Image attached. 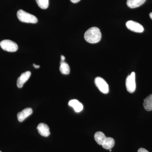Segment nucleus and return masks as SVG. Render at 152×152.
Here are the masks:
<instances>
[{
    "instance_id": "nucleus-1",
    "label": "nucleus",
    "mask_w": 152,
    "mask_h": 152,
    "mask_svg": "<svg viewBox=\"0 0 152 152\" xmlns=\"http://www.w3.org/2000/svg\"><path fill=\"white\" fill-rule=\"evenodd\" d=\"M94 139L97 144L102 145L105 149H110L115 145V140L113 138L107 137L104 134L101 132H98L95 133Z\"/></svg>"
},
{
    "instance_id": "nucleus-2",
    "label": "nucleus",
    "mask_w": 152,
    "mask_h": 152,
    "mask_svg": "<svg viewBox=\"0 0 152 152\" xmlns=\"http://www.w3.org/2000/svg\"><path fill=\"white\" fill-rule=\"evenodd\" d=\"M84 38L85 40L89 43H97L101 40L102 38L100 30L96 27L90 28L85 33Z\"/></svg>"
},
{
    "instance_id": "nucleus-3",
    "label": "nucleus",
    "mask_w": 152,
    "mask_h": 152,
    "mask_svg": "<svg viewBox=\"0 0 152 152\" xmlns=\"http://www.w3.org/2000/svg\"><path fill=\"white\" fill-rule=\"evenodd\" d=\"M17 17L20 21L26 23H36L38 22L37 17L34 15L20 10L17 12Z\"/></svg>"
},
{
    "instance_id": "nucleus-4",
    "label": "nucleus",
    "mask_w": 152,
    "mask_h": 152,
    "mask_svg": "<svg viewBox=\"0 0 152 152\" xmlns=\"http://www.w3.org/2000/svg\"><path fill=\"white\" fill-rule=\"evenodd\" d=\"M0 46L4 50L9 52L17 51L18 48V45L10 40L2 41L0 43Z\"/></svg>"
},
{
    "instance_id": "nucleus-5",
    "label": "nucleus",
    "mask_w": 152,
    "mask_h": 152,
    "mask_svg": "<svg viewBox=\"0 0 152 152\" xmlns=\"http://www.w3.org/2000/svg\"><path fill=\"white\" fill-rule=\"evenodd\" d=\"M126 86L127 90L129 93H133L135 91L136 85L135 73L132 72L130 75L128 76L126 79Z\"/></svg>"
},
{
    "instance_id": "nucleus-6",
    "label": "nucleus",
    "mask_w": 152,
    "mask_h": 152,
    "mask_svg": "<svg viewBox=\"0 0 152 152\" xmlns=\"http://www.w3.org/2000/svg\"><path fill=\"white\" fill-rule=\"evenodd\" d=\"M95 83L101 92L104 94H107L109 93L108 85L102 78L97 77L95 79Z\"/></svg>"
},
{
    "instance_id": "nucleus-7",
    "label": "nucleus",
    "mask_w": 152,
    "mask_h": 152,
    "mask_svg": "<svg viewBox=\"0 0 152 152\" xmlns=\"http://www.w3.org/2000/svg\"><path fill=\"white\" fill-rule=\"evenodd\" d=\"M126 26L129 29L136 33H142L144 31V28L138 23L129 20L126 23Z\"/></svg>"
},
{
    "instance_id": "nucleus-8",
    "label": "nucleus",
    "mask_w": 152,
    "mask_h": 152,
    "mask_svg": "<svg viewBox=\"0 0 152 152\" xmlns=\"http://www.w3.org/2000/svg\"><path fill=\"white\" fill-rule=\"evenodd\" d=\"M31 75V73L29 71H27L22 74L17 80V84L18 88H22L25 83L29 79Z\"/></svg>"
},
{
    "instance_id": "nucleus-9",
    "label": "nucleus",
    "mask_w": 152,
    "mask_h": 152,
    "mask_svg": "<svg viewBox=\"0 0 152 152\" xmlns=\"http://www.w3.org/2000/svg\"><path fill=\"white\" fill-rule=\"evenodd\" d=\"M33 113V110L31 108L24 109L21 112H19L17 115L18 120L19 122H23L27 118L31 115Z\"/></svg>"
},
{
    "instance_id": "nucleus-10",
    "label": "nucleus",
    "mask_w": 152,
    "mask_h": 152,
    "mask_svg": "<svg viewBox=\"0 0 152 152\" xmlns=\"http://www.w3.org/2000/svg\"><path fill=\"white\" fill-rule=\"evenodd\" d=\"M37 129L39 134L43 137H48L50 134L48 126L44 123H41V124H39Z\"/></svg>"
},
{
    "instance_id": "nucleus-11",
    "label": "nucleus",
    "mask_w": 152,
    "mask_h": 152,
    "mask_svg": "<svg viewBox=\"0 0 152 152\" xmlns=\"http://www.w3.org/2000/svg\"><path fill=\"white\" fill-rule=\"evenodd\" d=\"M69 106L73 108L75 111L77 113L82 111L83 108V106L81 103L76 99L70 100L69 102Z\"/></svg>"
},
{
    "instance_id": "nucleus-12",
    "label": "nucleus",
    "mask_w": 152,
    "mask_h": 152,
    "mask_svg": "<svg viewBox=\"0 0 152 152\" xmlns=\"http://www.w3.org/2000/svg\"><path fill=\"white\" fill-rule=\"evenodd\" d=\"M146 0H127V5L130 8L138 7L145 3Z\"/></svg>"
},
{
    "instance_id": "nucleus-13",
    "label": "nucleus",
    "mask_w": 152,
    "mask_h": 152,
    "mask_svg": "<svg viewBox=\"0 0 152 152\" xmlns=\"http://www.w3.org/2000/svg\"><path fill=\"white\" fill-rule=\"evenodd\" d=\"M143 106L145 110L148 111L152 110V94L144 99Z\"/></svg>"
},
{
    "instance_id": "nucleus-14",
    "label": "nucleus",
    "mask_w": 152,
    "mask_h": 152,
    "mask_svg": "<svg viewBox=\"0 0 152 152\" xmlns=\"http://www.w3.org/2000/svg\"><path fill=\"white\" fill-rule=\"evenodd\" d=\"M60 71L64 75H69L70 72L69 66L64 61H61L60 66Z\"/></svg>"
},
{
    "instance_id": "nucleus-15",
    "label": "nucleus",
    "mask_w": 152,
    "mask_h": 152,
    "mask_svg": "<svg viewBox=\"0 0 152 152\" xmlns=\"http://www.w3.org/2000/svg\"><path fill=\"white\" fill-rule=\"evenodd\" d=\"M36 1L40 8L45 10L48 7L49 0H36Z\"/></svg>"
},
{
    "instance_id": "nucleus-16",
    "label": "nucleus",
    "mask_w": 152,
    "mask_h": 152,
    "mask_svg": "<svg viewBox=\"0 0 152 152\" xmlns=\"http://www.w3.org/2000/svg\"><path fill=\"white\" fill-rule=\"evenodd\" d=\"M138 152H149V151H148L145 149L143 148H140L138 151Z\"/></svg>"
},
{
    "instance_id": "nucleus-17",
    "label": "nucleus",
    "mask_w": 152,
    "mask_h": 152,
    "mask_svg": "<svg viewBox=\"0 0 152 152\" xmlns=\"http://www.w3.org/2000/svg\"><path fill=\"white\" fill-rule=\"evenodd\" d=\"M80 0H70V1L72 2L73 3H77L79 2Z\"/></svg>"
},
{
    "instance_id": "nucleus-18",
    "label": "nucleus",
    "mask_w": 152,
    "mask_h": 152,
    "mask_svg": "<svg viewBox=\"0 0 152 152\" xmlns=\"http://www.w3.org/2000/svg\"><path fill=\"white\" fill-rule=\"evenodd\" d=\"M65 59V57L64 56H61V61H64Z\"/></svg>"
},
{
    "instance_id": "nucleus-19",
    "label": "nucleus",
    "mask_w": 152,
    "mask_h": 152,
    "mask_svg": "<svg viewBox=\"0 0 152 152\" xmlns=\"http://www.w3.org/2000/svg\"><path fill=\"white\" fill-rule=\"evenodd\" d=\"M34 67L35 68H36V69H38V68H39L40 67V66L39 65H36L35 64H34Z\"/></svg>"
},
{
    "instance_id": "nucleus-20",
    "label": "nucleus",
    "mask_w": 152,
    "mask_h": 152,
    "mask_svg": "<svg viewBox=\"0 0 152 152\" xmlns=\"http://www.w3.org/2000/svg\"><path fill=\"white\" fill-rule=\"evenodd\" d=\"M150 17L151 18L152 20V12H151V13L150 14Z\"/></svg>"
},
{
    "instance_id": "nucleus-21",
    "label": "nucleus",
    "mask_w": 152,
    "mask_h": 152,
    "mask_svg": "<svg viewBox=\"0 0 152 152\" xmlns=\"http://www.w3.org/2000/svg\"><path fill=\"white\" fill-rule=\"evenodd\" d=\"M110 150V152H111V151H112V150H111V149H110V150Z\"/></svg>"
},
{
    "instance_id": "nucleus-22",
    "label": "nucleus",
    "mask_w": 152,
    "mask_h": 152,
    "mask_svg": "<svg viewBox=\"0 0 152 152\" xmlns=\"http://www.w3.org/2000/svg\"><path fill=\"white\" fill-rule=\"evenodd\" d=\"M0 152H2L1 151H0Z\"/></svg>"
}]
</instances>
